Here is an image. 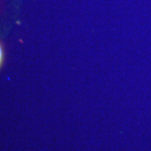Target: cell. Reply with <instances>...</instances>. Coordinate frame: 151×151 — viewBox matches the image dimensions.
I'll list each match as a JSON object with an SVG mask.
<instances>
[{"label": "cell", "instance_id": "cell-1", "mask_svg": "<svg viewBox=\"0 0 151 151\" xmlns=\"http://www.w3.org/2000/svg\"><path fill=\"white\" fill-rule=\"evenodd\" d=\"M1 58H2V52H1V47H0V63H1Z\"/></svg>", "mask_w": 151, "mask_h": 151}]
</instances>
